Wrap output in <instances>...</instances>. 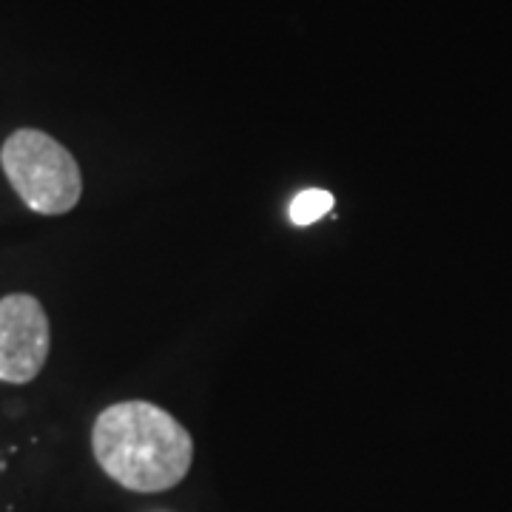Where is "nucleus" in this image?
I'll list each match as a JSON object with an SVG mask.
<instances>
[{
	"instance_id": "f257e3e1",
	"label": "nucleus",
	"mask_w": 512,
	"mask_h": 512,
	"mask_svg": "<svg viewBox=\"0 0 512 512\" xmlns=\"http://www.w3.org/2000/svg\"><path fill=\"white\" fill-rule=\"evenodd\" d=\"M100 470L131 493H165L194 464V439L165 407L143 399L106 407L92 427Z\"/></svg>"
},
{
	"instance_id": "f03ea898",
	"label": "nucleus",
	"mask_w": 512,
	"mask_h": 512,
	"mask_svg": "<svg viewBox=\"0 0 512 512\" xmlns=\"http://www.w3.org/2000/svg\"><path fill=\"white\" fill-rule=\"evenodd\" d=\"M0 168L20 202L43 217H63L83 197V171L74 154L40 128H18L0 146Z\"/></svg>"
},
{
	"instance_id": "7ed1b4c3",
	"label": "nucleus",
	"mask_w": 512,
	"mask_h": 512,
	"mask_svg": "<svg viewBox=\"0 0 512 512\" xmlns=\"http://www.w3.org/2000/svg\"><path fill=\"white\" fill-rule=\"evenodd\" d=\"M52 328L46 308L32 293L0 299V382L29 384L49 362Z\"/></svg>"
},
{
	"instance_id": "20e7f679",
	"label": "nucleus",
	"mask_w": 512,
	"mask_h": 512,
	"mask_svg": "<svg viewBox=\"0 0 512 512\" xmlns=\"http://www.w3.org/2000/svg\"><path fill=\"white\" fill-rule=\"evenodd\" d=\"M330 208H333V194L322 188H311V191L296 194L291 205V220L296 225H313L316 220H322Z\"/></svg>"
}]
</instances>
